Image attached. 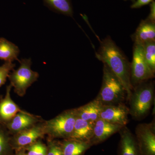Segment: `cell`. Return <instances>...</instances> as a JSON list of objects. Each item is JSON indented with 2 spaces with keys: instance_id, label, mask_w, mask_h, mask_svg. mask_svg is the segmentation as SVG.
Returning a JSON list of instances; mask_svg holds the SVG:
<instances>
[{
  "instance_id": "6da1fadb",
  "label": "cell",
  "mask_w": 155,
  "mask_h": 155,
  "mask_svg": "<svg viewBox=\"0 0 155 155\" xmlns=\"http://www.w3.org/2000/svg\"><path fill=\"white\" fill-rule=\"evenodd\" d=\"M96 57L116 75L125 87L129 100L133 88L130 82V64L112 39L106 38L101 42Z\"/></svg>"
},
{
  "instance_id": "7a4b0ae2",
  "label": "cell",
  "mask_w": 155,
  "mask_h": 155,
  "mask_svg": "<svg viewBox=\"0 0 155 155\" xmlns=\"http://www.w3.org/2000/svg\"><path fill=\"white\" fill-rule=\"evenodd\" d=\"M126 98L127 93L121 81L104 64L102 84L96 98L103 105H107L122 103Z\"/></svg>"
},
{
  "instance_id": "3957f363",
  "label": "cell",
  "mask_w": 155,
  "mask_h": 155,
  "mask_svg": "<svg viewBox=\"0 0 155 155\" xmlns=\"http://www.w3.org/2000/svg\"><path fill=\"white\" fill-rule=\"evenodd\" d=\"M154 98V85L147 81L133 89L129 98V114L135 119L146 116L151 108Z\"/></svg>"
},
{
  "instance_id": "277c9868",
  "label": "cell",
  "mask_w": 155,
  "mask_h": 155,
  "mask_svg": "<svg viewBox=\"0 0 155 155\" xmlns=\"http://www.w3.org/2000/svg\"><path fill=\"white\" fill-rule=\"evenodd\" d=\"M76 116L73 109L67 110L55 118L44 121L45 134L49 139H68L72 134Z\"/></svg>"
},
{
  "instance_id": "5b68a950",
  "label": "cell",
  "mask_w": 155,
  "mask_h": 155,
  "mask_svg": "<svg viewBox=\"0 0 155 155\" xmlns=\"http://www.w3.org/2000/svg\"><path fill=\"white\" fill-rule=\"evenodd\" d=\"M20 66L16 70L10 72L8 78L10 84L14 88V91L20 97H23L27 89L38 79L39 75L31 70V59H22L19 61Z\"/></svg>"
},
{
  "instance_id": "8992f818",
  "label": "cell",
  "mask_w": 155,
  "mask_h": 155,
  "mask_svg": "<svg viewBox=\"0 0 155 155\" xmlns=\"http://www.w3.org/2000/svg\"><path fill=\"white\" fill-rule=\"evenodd\" d=\"M130 82L133 88L154 77V72L147 64L141 45L134 43L130 64Z\"/></svg>"
},
{
  "instance_id": "52a82bcc",
  "label": "cell",
  "mask_w": 155,
  "mask_h": 155,
  "mask_svg": "<svg viewBox=\"0 0 155 155\" xmlns=\"http://www.w3.org/2000/svg\"><path fill=\"white\" fill-rule=\"evenodd\" d=\"M46 135L44 121L38 122L32 127L13 134L11 137V143L14 150L17 151L25 148Z\"/></svg>"
},
{
  "instance_id": "ba28073f",
  "label": "cell",
  "mask_w": 155,
  "mask_h": 155,
  "mask_svg": "<svg viewBox=\"0 0 155 155\" xmlns=\"http://www.w3.org/2000/svg\"><path fill=\"white\" fill-rule=\"evenodd\" d=\"M135 134L140 155H155L154 123L139 124L136 128Z\"/></svg>"
},
{
  "instance_id": "9c48e42d",
  "label": "cell",
  "mask_w": 155,
  "mask_h": 155,
  "mask_svg": "<svg viewBox=\"0 0 155 155\" xmlns=\"http://www.w3.org/2000/svg\"><path fill=\"white\" fill-rule=\"evenodd\" d=\"M129 108L122 103L103 105L100 119L112 124L125 126L128 123Z\"/></svg>"
},
{
  "instance_id": "30bf717a",
  "label": "cell",
  "mask_w": 155,
  "mask_h": 155,
  "mask_svg": "<svg viewBox=\"0 0 155 155\" xmlns=\"http://www.w3.org/2000/svg\"><path fill=\"white\" fill-rule=\"evenodd\" d=\"M40 117L23 110L19 112L4 125L11 135L28 129L41 122Z\"/></svg>"
},
{
  "instance_id": "8fae6325",
  "label": "cell",
  "mask_w": 155,
  "mask_h": 155,
  "mask_svg": "<svg viewBox=\"0 0 155 155\" xmlns=\"http://www.w3.org/2000/svg\"><path fill=\"white\" fill-rule=\"evenodd\" d=\"M123 126L112 124L101 119L95 122L93 136L90 143L92 146L103 142L116 132Z\"/></svg>"
},
{
  "instance_id": "7c38bea8",
  "label": "cell",
  "mask_w": 155,
  "mask_h": 155,
  "mask_svg": "<svg viewBox=\"0 0 155 155\" xmlns=\"http://www.w3.org/2000/svg\"><path fill=\"white\" fill-rule=\"evenodd\" d=\"M12 87L10 84L7 86L5 95L0 100V124L2 125L5 124L18 113L23 111L11 99Z\"/></svg>"
},
{
  "instance_id": "4fadbf2b",
  "label": "cell",
  "mask_w": 155,
  "mask_h": 155,
  "mask_svg": "<svg viewBox=\"0 0 155 155\" xmlns=\"http://www.w3.org/2000/svg\"><path fill=\"white\" fill-rule=\"evenodd\" d=\"M120 134L119 155H141L135 137L123 126L119 131Z\"/></svg>"
},
{
  "instance_id": "5bb4252c",
  "label": "cell",
  "mask_w": 155,
  "mask_h": 155,
  "mask_svg": "<svg viewBox=\"0 0 155 155\" xmlns=\"http://www.w3.org/2000/svg\"><path fill=\"white\" fill-rule=\"evenodd\" d=\"M103 105L96 98L79 107L73 109L77 117L95 123L100 119Z\"/></svg>"
},
{
  "instance_id": "9a60e30c",
  "label": "cell",
  "mask_w": 155,
  "mask_h": 155,
  "mask_svg": "<svg viewBox=\"0 0 155 155\" xmlns=\"http://www.w3.org/2000/svg\"><path fill=\"white\" fill-rule=\"evenodd\" d=\"M134 43L143 45L155 41V22L147 19L142 20L132 36Z\"/></svg>"
},
{
  "instance_id": "2e32d148",
  "label": "cell",
  "mask_w": 155,
  "mask_h": 155,
  "mask_svg": "<svg viewBox=\"0 0 155 155\" xmlns=\"http://www.w3.org/2000/svg\"><path fill=\"white\" fill-rule=\"evenodd\" d=\"M94 124L77 117L72 134L68 139L90 143L93 136Z\"/></svg>"
},
{
  "instance_id": "e0dca14e",
  "label": "cell",
  "mask_w": 155,
  "mask_h": 155,
  "mask_svg": "<svg viewBox=\"0 0 155 155\" xmlns=\"http://www.w3.org/2000/svg\"><path fill=\"white\" fill-rule=\"evenodd\" d=\"M63 155H83L92 146L90 143L71 139L60 142Z\"/></svg>"
},
{
  "instance_id": "ac0fdd59",
  "label": "cell",
  "mask_w": 155,
  "mask_h": 155,
  "mask_svg": "<svg viewBox=\"0 0 155 155\" xmlns=\"http://www.w3.org/2000/svg\"><path fill=\"white\" fill-rule=\"evenodd\" d=\"M19 52L16 45L4 38H0V60L9 62L19 61L18 59Z\"/></svg>"
},
{
  "instance_id": "d6986e66",
  "label": "cell",
  "mask_w": 155,
  "mask_h": 155,
  "mask_svg": "<svg viewBox=\"0 0 155 155\" xmlns=\"http://www.w3.org/2000/svg\"><path fill=\"white\" fill-rule=\"evenodd\" d=\"M45 5L55 13L72 17L73 8L71 0H43Z\"/></svg>"
},
{
  "instance_id": "ffe728a7",
  "label": "cell",
  "mask_w": 155,
  "mask_h": 155,
  "mask_svg": "<svg viewBox=\"0 0 155 155\" xmlns=\"http://www.w3.org/2000/svg\"><path fill=\"white\" fill-rule=\"evenodd\" d=\"M11 134L5 125L0 124V155H13Z\"/></svg>"
},
{
  "instance_id": "44dd1931",
  "label": "cell",
  "mask_w": 155,
  "mask_h": 155,
  "mask_svg": "<svg viewBox=\"0 0 155 155\" xmlns=\"http://www.w3.org/2000/svg\"><path fill=\"white\" fill-rule=\"evenodd\" d=\"M143 55L147 64L153 72H155V41L148 42L142 45Z\"/></svg>"
},
{
  "instance_id": "7402d4cb",
  "label": "cell",
  "mask_w": 155,
  "mask_h": 155,
  "mask_svg": "<svg viewBox=\"0 0 155 155\" xmlns=\"http://www.w3.org/2000/svg\"><path fill=\"white\" fill-rule=\"evenodd\" d=\"M27 155H47L48 147L39 140L25 148Z\"/></svg>"
},
{
  "instance_id": "603a6c76",
  "label": "cell",
  "mask_w": 155,
  "mask_h": 155,
  "mask_svg": "<svg viewBox=\"0 0 155 155\" xmlns=\"http://www.w3.org/2000/svg\"><path fill=\"white\" fill-rule=\"evenodd\" d=\"M15 66L16 64L9 62H5L2 65L0 66V87L5 84L9 74Z\"/></svg>"
},
{
  "instance_id": "cb8c5ba5",
  "label": "cell",
  "mask_w": 155,
  "mask_h": 155,
  "mask_svg": "<svg viewBox=\"0 0 155 155\" xmlns=\"http://www.w3.org/2000/svg\"><path fill=\"white\" fill-rule=\"evenodd\" d=\"M47 147L48 152L47 155H63L60 142L48 138Z\"/></svg>"
},
{
  "instance_id": "d4e9b609",
  "label": "cell",
  "mask_w": 155,
  "mask_h": 155,
  "mask_svg": "<svg viewBox=\"0 0 155 155\" xmlns=\"http://www.w3.org/2000/svg\"><path fill=\"white\" fill-rule=\"evenodd\" d=\"M153 0H137L131 5L132 9H137L141 8L143 6L148 5L152 2Z\"/></svg>"
},
{
  "instance_id": "484cf974",
  "label": "cell",
  "mask_w": 155,
  "mask_h": 155,
  "mask_svg": "<svg viewBox=\"0 0 155 155\" xmlns=\"http://www.w3.org/2000/svg\"><path fill=\"white\" fill-rule=\"evenodd\" d=\"M150 13L147 19L155 22V2L153 1L150 5Z\"/></svg>"
},
{
  "instance_id": "4316f807",
  "label": "cell",
  "mask_w": 155,
  "mask_h": 155,
  "mask_svg": "<svg viewBox=\"0 0 155 155\" xmlns=\"http://www.w3.org/2000/svg\"><path fill=\"white\" fill-rule=\"evenodd\" d=\"M25 152H26V150H25V149H22L16 151V154L13 155H27Z\"/></svg>"
},
{
  "instance_id": "83f0119b",
  "label": "cell",
  "mask_w": 155,
  "mask_h": 155,
  "mask_svg": "<svg viewBox=\"0 0 155 155\" xmlns=\"http://www.w3.org/2000/svg\"><path fill=\"white\" fill-rule=\"evenodd\" d=\"M124 1H127V0H124ZM130 1H131V2H132L133 3L135 2V0H130Z\"/></svg>"
}]
</instances>
